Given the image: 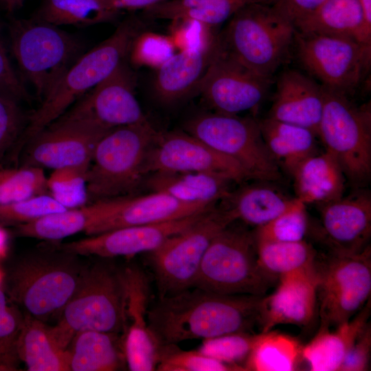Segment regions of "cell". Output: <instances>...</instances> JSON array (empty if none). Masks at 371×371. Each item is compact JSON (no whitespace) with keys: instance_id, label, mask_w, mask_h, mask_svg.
I'll return each instance as SVG.
<instances>
[{"instance_id":"1","label":"cell","mask_w":371,"mask_h":371,"mask_svg":"<svg viewBox=\"0 0 371 371\" xmlns=\"http://www.w3.org/2000/svg\"><path fill=\"white\" fill-rule=\"evenodd\" d=\"M263 296L221 295L192 287L150 304V329L162 345L250 332Z\"/></svg>"},{"instance_id":"2","label":"cell","mask_w":371,"mask_h":371,"mask_svg":"<svg viewBox=\"0 0 371 371\" xmlns=\"http://www.w3.org/2000/svg\"><path fill=\"white\" fill-rule=\"evenodd\" d=\"M58 244L41 246L23 256L7 278L10 298L43 322L59 317L89 264Z\"/></svg>"},{"instance_id":"3","label":"cell","mask_w":371,"mask_h":371,"mask_svg":"<svg viewBox=\"0 0 371 371\" xmlns=\"http://www.w3.org/2000/svg\"><path fill=\"white\" fill-rule=\"evenodd\" d=\"M141 19L124 20L106 39L84 52L61 76L28 117L16 152L63 115L76 101L108 77L127 58L131 44L143 30Z\"/></svg>"},{"instance_id":"4","label":"cell","mask_w":371,"mask_h":371,"mask_svg":"<svg viewBox=\"0 0 371 371\" xmlns=\"http://www.w3.org/2000/svg\"><path fill=\"white\" fill-rule=\"evenodd\" d=\"M295 29L270 5L254 2L240 8L218 34L221 51L254 73L273 79L289 58Z\"/></svg>"},{"instance_id":"5","label":"cell","mask_w":371,"mask_h":371,"mask_svg":"<svg viewBox=\"0 0 371 371\" xmlns=\"http://www.w3.org/2000/svg\"><path fill=\"white\" fill-rule=\"evenodd\" d=\"M159 132L148 122L118 126L99 141L87 172L89 203L137 194Z\"/></svg>"},{"instance_id":"6","label":"cell","mask_w":371,"mask_h":371,"mask_svg":"<svg viewBox=\"0 0 371 371\" xmlns=\"http://www.w3.org/2000/svg\"><path fill=\"white\" fill-rule=\"evenodd\" d=\"M123 269L100 260L89 264L76 291L49 333L63 349L84 330L121 334L124 330Z\"/></svg>"},{"instance_id":"7","label":"cell","mask_w":371,"mask_h":371,"mask_svg":"<svg viewBox=\"0 0 371 371\" xmlns=\"http://www.w3.org/2000/svg\"><path fill=\"white\" fill-rule=\"evenodd\" d=\"M233 223L211 241L193 287L221 295L264 296L276 280L258 265L253 232Z\"/></svg>"},{"instance_id":"8","label":"cell","mask_w":371,"mask_h":371,"mask_svg":"<svg viewBox=\"0 0 371 371\" xmlns=\"http://www.w3.org/2000/svg\"><path fill=\"white\" fill-rule=\"evenodd\" d=\"M10 32L19 67L41 100L85 51L74 35L34 17L14 21Z\"/></svg>"},{"instance_id":"9","label":"cell","mask_w":371,"mask_h":371,"mask_svg":"<svg viewBox=\"0 0 371 371\" xmlns=\"http://www.w3.org/2000/svg\"><path fill=\"white\" fill-rule=\"evenodd\" d=\"M323 89L317 135L352 188H363L371 177L370 103L357 105L350 97Z\"/></svg>"},{"instance_id":"10","label":"cell","mask_w":371,"mask_h":371,"mask_svg":"<svg viewBox=\"0 0 371 371\" xmlns=\"http://www.w3.org/2000/svg\"><path fill=\"white\" fill-rule=\"evenodd\" d=\"M293 50L301 66L323 89L350 98L370 67L371 45L348 37L295 30Z\"/></svg>"},{"instance_id":"11","label":"cell","mask_w":371,"mask_h":371,"mask_svg":"<svg viewBox=\"0 0 371 371\" xmlns=\"http://www.w3.org/2000/svg\"><path fill=\"white\" fill-rule=\"evenodd\" d=\"M236 218L225 207L208 212L186 229L166 239L148 252L159 297L193 287L211 241Z\"/></svg>"},{"instance_id":"12","label":"cell","mask_w":371,"mask_h":371,"mask_svg":"<svg viewBox=\"0 0 371 371\" xmlns=\"http://www.w3.org/2000/svg\"><path fill=\"white\" fill-rule=\"evenodd\" d=\"M186 133L238 161L252 179L277 181L280 167L269 152L258 120L220 113L197 115L185 124Z\"/></svg>"},{"instance_id":"13","label":"cell","mask_w":371,"mask_h":371,"mask_svg":"<svg viewBox=\"0 0 371 371\" xmlns=\"http://www.w3.org/2000/svg\"><path fill=\"white\" fill-rule=\"evenodd\" d=\"M319 330L336 328L350 319L370 299L371 248L360 253L334 255L317 261Z\"/></svg>"},{"instance_id":"14","label":"cell","mask_w":371,"mask_h":371,"mask_svg":"<svg viewBox=\"0 0 371 371\" xmlns=\"http://www.w3.org/2000/svg\"><path fill=\"white\" fill-rule=\"evenodd\" d=\"M273 79L260 76L217 50L195 87L214 112L237 115L255 111L265 100Z\"/></svg>"},{"instance_id":"15","label":"cell","mask_w":371,"mask_h":371,"mask_svg":"<svg viewBox=\"0 0 371 371\" xmlns=\"http://www.w3.org/2000/svg\"><path fill=\"white\" fill-rule=\"evenodd\" d=\"M111 130L91 122L60 117L24 146L21 166L55 170L90 165L98 143Z\"/></svg>"},{"instance_id":"16","label":"cell","mask_w":371,"mask_h":371,"mask_svg":"<svg viewBox=\"0 0 371 371\" xmlns=\"http://www.w3.org/2000/svg\"><path fill=\"white\" fill-rule=\"evenodd\" d=\"M136 74L127 58L60 117L108 128L148 122L136 97Z\"/></svg>"},{"instance_id":"17","label":"cell","mask_w":371,"mask_h":371,"mask_svg":"<svg viewBox=\"0 0 371 371\" xmlns=\"http://www.w3.org/2000/svg\"><path fill=\"white\" fill-rule=\"evenodd\" d=\"M147 175L155 172H205L241 183L252 179L236 160L188 133H160L146 161Z\"/></svg>"},{"instance_id":"18","label":"cell","mask_w":371,"mask_h":371,"mask_svg":"<svg viewBox=\"0 0 371 371\" xmlns=\"http://www.w3.org/2000/svg\"><path fill=\"white\" fill-rule=\"evenodd\" d=\"M123 271L125 293L122 337L126 363L131 371L156 370L162 344L148 323L149 280L136 265H128Z\"/></svg>"},{"instance_id":"19","label":"cell","mask_w":371,"mask_h":371,"mask_svg":"<svg viewBox=\"0 0 371 371\" xmlns=\"http://www.w3.org/2000/svg\"><path fill=\"white\" fill-rule=\"evenodd\" d=\"M319 222L316 237L334 255L361 252L371 236V195L357 188L348 196L317 205Z\"/></svg>"},{"instance_id":"20","label":"cell","mask_w":371,"mask_h":371,"mask_svg":"<svg viewBox=\"0 0 371 371\" xmlns=\"http://www.w3.org/2000/svg\"><path fill=\"white\" fill-rule=\"evenodd\" d=\"M208 212L160 223L115 229L58 245L82 256L102 258L148 253L170 236L193 225Z\"/></svg>"},{"instance_id":"21","label":"cell","mask_w":371,"mask_h":371,"mask_svg":"<svg viewBox=\"0 0 371 371\" xmlns=\"http://www.w3.org/2000/svg\"><path fill=\"white\" fill-rule=\"evenodd\" d=\"M102 201V214L85 231L87 235L181 218L214 208V205L183 202L157 192Z\"/></svg>"},{"instance_id":"22","label":"cell","mask_w":371,"mask_h":371,"mask_svg":"<svg viewBox=\"0 0 371 371\" xmlns=\"http://www.w3.org/2000/svg\"><path fill=\"white\" fill-rule=\"evenodd\" d=\"M276 290L261 299L258 324L265 333L279 324L308 326L317 308L319 273L314 265L279 278Z\"/></svg>"},{"instance_id":"23","label":"cell","mask_w":371,"mask_h":371,"mask_svg":"<svg viewBox=\"0 0 371 371\" xmlns=\"http://www.w3.org/2000/svg\"><path fill=\"white\" fill-rule=\"evenodd\" d=\"M324 89L311 76L287 69L277 79L268 117L305 127L317 137L324 106Z\"/></svg>"},{"instance_id":"24","label":"cell","mask_w":371,"mask_h":371,"mask_svg":"<svg viewBox=\"0 0 371 371\" xmlns=\"http://www.w3.org/2000/svg\"><path fill=\"white\" fill-rule=\"evenodd\" d=\"M209 47L179 51L156 69L153 90L165 104L177 102L194 92L217 50Z\"/></svg>"},{"instance_id":"25","label":"cell","mask_w":371,"mask_h":371,"mask_svg":"<svg viewBox=\"0 0 371 371\" xmlns=\"http://www.w3.org/2000/svg\"><path fill=\"white\" fill-rule=\"evenodd\" d=\"M370 299L350 319L335 328L319 330L302 347V358L312 371H338L348 351L368 324Z\"/></svg>"},{"instance_id":"26","label":"cell","mask_w":371,"mask_h":371,"mask_svg":"<svg viewBox=\"0 0 371 371\" xmlns=\"http://www.w3.org/2000/svg\"><path fill=\"white\" fill-rule=\"evenodd\" d=\"M295 198L316 205L344 196L346 179L335 157L325 150L302 161L291 174Z\"/></svg>"},{"instance_id":"27","label":"cell","mask_w":371,"mask_h":371,"mask_svg":"<svg viewBox=\"0 0 371 371\" xmlns=\"http://www.w3.org/2000/svg\"><path fill=\"white\" fill-rule=\"evenodd\" d=\"M232 182L205 172H155L146 177L144 188L183 202L215 205L230 194Z\"/></svg>"},{"instance_id":"28","label":"cell","mask_w":371,"mask_h":371,"mask_svg":"<svg viewBox=\"0 0 371 371\" xmlns=\"http://www.w3.org/2000/svg\"><path fill=\"white\" fill-rule=\"evenodd\" d=\"M294 27L302 33L348 37L371 45L359 0H324Z\"/></svg>"},{"instance_id":"29","label":"cell","mask_w":371,"mask_h":371,"mask_svg":"<svg viewBox=\"0 0 371 371\" xmlns=\"http://www.w3.org/2000/svg\"><path fill=\"white\" fill-rule=\"evenodd\" d=\"M120 335L96 330L77 333L67 348L70 371H115L122 368L126 359Z\"/></svg>"},{"instance_id":"30","label":"cell","mask_w":371,"mask_h":371,"mask_svg":"<svg viewBox=\"0 0 371 371\" xmlns=\"http://www.w3.org/2000/svg\"><path fill=\"white\" fill-rule=\"evenodd\" d=\"M258 122L269 152L291 175L302 161L317 153V136L310 129L268 117Z\"/></svg>"},{"instance_id":"31","label":"cell","mask_w":371,"mask_h":371,"mask_svg":"<svg viewBox=\"0 0 371 371\" xmlns=\"http://www.w3.org/2000/svg\"><path fill=\"white\" fill-rule=\"evenodd\" d=\"M16 353L29 371H70L68 349L56 344L45 322L25 313Z\"/></svg>"},{"instance_id":"32","label":"cell","mask_w":371,"mask_h":371,"mask_svg":"<svg viewBox=\"0 0 371 371\" xmlns=\"http://www.w3.org/2000/svg\"><path fill=\"white\" fill-rule=\"evenodd\" d=\"M225 206L236 220L256 227L263 225L289 209L296 198L286 196L274 188L253 185L230 192Z\"/></svg>"},{"instance_id":"33","label":"cell","mask_w":371,"mask_h":371,"mask_svg":"<svg viewBox=\"0 0 371 371\" xmlns=\"http://www.w3.org/2000/svg\"><path fill=\"white\" fill-rule=\"evenodd\" d=\"M267 0H170L142 10L146 19L187 18L217 27L229 20L240 8Z\"/></svg>"},{"instance_id":"34","label":"cell","mask_w":371,"mask_h":371,"mask_svg":"<svg viewBox=\"0 0 371 371\" xmlns=\"http://www.w3.org/2000/svg\"><path fill=\"white\" fill-rule=\"evenodd\" d=\"M102 211V201H98L18 225L17 232L25 237L59 240L80 232H85L100 217Z\"/></svg>"},{"instance_id":"35","label":"cell","mask_w":371,"mask_h":371,"mask_svg":"<svg viewBox=\"0 0 371 371\" xmlns=\"http://www.w3.org/2000/svg\"><path fill=\"white\" fill-rule=\"evenodd\" d=\"M302 347L291 336L269 330L257 335L244 364L245 371H292L297 370Z\"/></svg>"},{"instance_id":"36","label":"cell","mask_w":371,"mask_h":371,"mask_svg":"<svg viewBox=\"0 0 371 371\" xmlns=\"http://www.w3.org/2000/svg\"><path fill=\"white\" fill-rule=\"evenodd\" d=\"M120 13L103 0H43L33 17L56 26L87 27L112 21Z\"/></svg>"},{"instance_id":"37","label":"cell","mask_w":371,"mask_h":371,"mask_svg":"<svg viewBox=\"0 0 371 371\" xmlns=\"http://www.w3.org/2000/svg\"><path fill=\"white\" fill-rule=\"evenodd\" d=\"M258 262L274 280L289 273L314 265L316 251L304 240L298 242L256 243Z\"/></svg>"},{"instance_id":"38","label":"cell","mask_w":371,"mask_h":371,"mask_svg":"<svg viewBox=\"0 0 371 371\" xmlns=\"http://www.w3.org/2000/svg\"><path fill=\"white\" fill-rule=\"evenodd\" d=\"M48 194L43 168L21 166L0 170V205Z\"/></svg>"},{"instance_id":"39","label":"cell","mask_w":371,"mask_h":371,"mask_svg":"<svg viewBox=\"0 0 371 371\" xmlns=\"http://www.w3.org/2000/svg\"><path fill=\"white\" fill-rule=\"evenodd\" d=\"M309 224L306 205L297 199L286 211L256 227L253 234L256 243L298 242L304 240Z\"/></svg>"},{"instance_id":"40","label":"cell","mask_w":371,"mask_h":371,"mask_svg":"<svg viewBox=\"0 0 371 371\" xmlns=\"http://www.w3.org/2000/svg\"><path fill=\"white\" fill-rule=\"evenodd\" d=\"M89 166H69L53 170L47 177L48 194L67 209L89 204L87 172Z\"/></svg>"},{"instance_id":"41","label":"cell","mask_w":371,"mask_h":371,"mask_svg":"<svg viewBox=\"0 0 371 371\" xmlns=\"http://www.w3.org/2000/svg\"><path fill=\"white\" fill-rule=\"evenodd\" d=\"M158 371H242L209 357L199 350H184L177 344L162 345Z\"/></svg>"},{"instance_id":"42","label":"cell","mask_w":371,"mask_h":371,"mask_svg":"<svg viewBox=\"0 0 371 371\" xmlns=\"http://www.w3.org/2000/svg\"><path fill=\"white\" fill-rule=\"evenodd\" d=\"M176 51L168 35L141 31L131 44L127 59L132 67H147L157 69Z\"/></svg>"},{"instance_id":"43","label":"cell","mask_w":371,"mask_h":371,"mask_svg":"<svg viewBox=\"0 0 371 371\" xmlns=\"http://www.w3.org/2000/svg\"><path fill=\"white\" fill-rule=\"evenodd\" d=\"M257 335L238 332L205 339L198 350L209 357L245 371L244 364Z\"/></svg>"},{"instance_id":"44","label":"cell","mask_w":371,"mask_h":371,"mask_svg":"<svg viewBox=\"0 0 371 371\" xmlns=\"http://www.w3.org/2000/svg\"><path fill=\"white\" fill-rule=\"evenodd\" d=\"M170 21L168 36L177 50L203 49L217 43L218 33L215 30L216 27L187 18Z\"/></svg>"},{"instance_id":"45","label":"cell","mask_w":371,"mask_h":371,"mask_svg":"<svg viewBox=\"0 0 371 371\" xmlns=\"http://www.w3.org/2000/svg\"><path fill=\"white\" fill-rule=\"evenodd\" d=\"M27 121L19 101L0 93V165L16 148Z\"/></svg>"},{"instance_id":"46","label":"cell","mask_w":371,"mask_h":371,"mask_svg":"<svg viewBox=\"0 0 371 371\" xmlns=\"http://www.w3.org/2000/svg\"><path fill=\"white\" fill-rule=\"evenodd\" d=\"M67 210L49 194L0 205V223H29L45 215Z\"/></svg>"},{"instance_id":"47","label":"cell","mask_w":371,"mask_h":371,"mask_svg":"<svg viewBox=\"0 0 371 371\" xmlns=\"http://www.w3.org/2000/svg\"><path fill=\"white\" fill-rule=\"evenodd\" d=\"M24 319L19 310L8 305L5 293L0 288V349L18 357L16 341Z\"/></svg>"},{"instance_id":"48","label":"cell","mask_w":371,"mask_h":371,"mask_svg":"<svg viewBox=\"0 0 371 371\" xmlns=\"http://www.w3.org/2000/svg\"><path fill=\"white\" fill-rule=\"evenodd\" d=\"M371 325L369 322L348 351L339 371H365L370 364Z\"/></svg>"},{"instance_id":"49","label":"cell","mask_w":371,"mask_h":371,"mask_svg":"<svg viewBox=\"0 0 371 371\" xmlns=\"http://www.w3.org/2000/svg\"><path fill=\"white\" fill-rule=\"evenodd\" d=\"M0 93L18 101H30V95L14 71L4 47L0 41Z\"/></svg>"},{"instance_id":"50","label":"cell","mask_w":371,"mask_h":371,"mask_svg":"<svg viewBox=\"0 0 371 371\" xmlns=\"http://www.w3.org/2000/svg\"><path fill=\"white\" fill-rule=\"evenodd\" d=\"M324 0H267V4L294 25L300 20L313 11Z\"/></svg>"},{"instance_id":"51","label":"cell","mask_w":371,"mask_h":371,"mask_svg":"<svg viewBox=\"0 0 371 371\" xmlns=\"http://www.w3.org/2000/svg\"><path fill=\"white\" fill-rule=\"evenodd\" d=\"M113 9L122 12L123 10L142 11L157 4L164 3L170 0H103Z\"/></svg>"},{"instance_id":"52","label":"cell","mask_w":371,"mask_h":371,"mask_svg":"<svg viewBox=\"0 0 371 371\" xmlns=\"http://www.w3.org/2000/svg\"><path fill=\"white\" fill-rule=\"evenodd\" d=\"M17 356L6 353L0 349V370H14Z\"/></svg>"},{"instance_id":"53","label":"cell","mask_w":371,"mask_h":371,"mask_svg":"<svg viewBox=\"0 0 371 371\" xmlns=\"http://www.w3.org/2000/svg\"><path fill=\"white\" fill-rule=\"evenodd\" d=\"M363 12L366 27L371 33V0H359Z\"/></svg>"},{"instance_id":"54","label":"cell","mask_w":371,"mask_h":371,"mask_svg":"<svg viewBox=\"0 0 371 371\" xmlns=\"http://www.w3.org/2000/svg\"><path fill=\"white\" fill-rule=\"evenodd\" d=\"M9 235L8 232L0 226V260L5 258L8 249Z\"/></svg>"},{"instance_id":"55","label":"cell","mask_w":371,"mask_h":371,"mask_svg":"<svg viewBox=\"0 0 371 371\" xmlns=\"http://www.w3.org/2000/svg\"><path fill=\"white\" fill-rule=\"evenodd\" d=\"M25 0H0L2 5L10 11L21 8Z\"/></svg>"},{"instance_id":"56","label":"cell","mask_w":371,"mask_h":371,"mask_svg":"<svg viewBox=\"0 0 371 371\" xmlns=\"http://www.w3.org/2000/svg\"><path fill=\"white\" fill-rule=\"evenodd\" d=\"M4 279V275L2 270L0 268V288Z\"/></svg>"}]
</instances>
